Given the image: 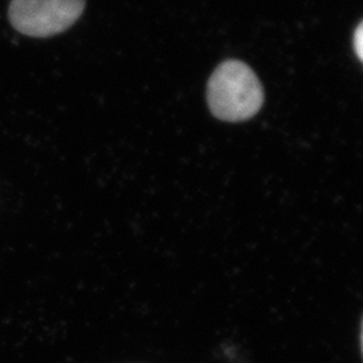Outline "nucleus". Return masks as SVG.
<instances>
[{"mask_svg":"<svg viewBox=\"0 0 363 363\" xmlns=\"http://www.w3.org/2000/svg\"><path fill=\"white\" fill-rule=\"evenodd\" d=\"M262 103L259 78L244 62H223L208 79V108L220 120L244 121L255 116Z\"/></svg>","mask_w":363,"mask_h":363,"instance_id":"obj_1","label":"nucleus"},{"mask_svg":"<svg viewBox=\"0 0 363 363\" xmlns=\"http://www.w3.org/2000/svg\"><path fill=\"white\" fill-rule=\"evenodd\" d=\"M84 9L85 0H11L9 16L19 33L46 38L73 26Z\"/></svg>","mask_w":363,"mask_h":363,"instance_id":"obj_2","label":"nucleus"},{"mask_svg":"<svg viewBox=\"0 0 363 363\" xmlns=\"http://www.w3.org/2000/svg\"><path fill=\"white\" fill-rule=\"evenodd\" d=\"M354 49H355L358 58L363 62V22L355 30V34H354Z\"/></svg>","mask_w":363,"mask_h":363,"instance_id":"obj_3","label":"nucleus"},{"mask_svg":"<svg viewBox=\"0 0 363 363\" xmlns=\"http://www.w3.org/2000/svg\"><path fill=\"white\" fill-rule=\"evenodd\" d=\"M362 351H363V325H362Z\"/></svg>","mask_w":363,"mask_h":363,"instance_id":"obj_4","label":"nucleus"}]
</instances>
